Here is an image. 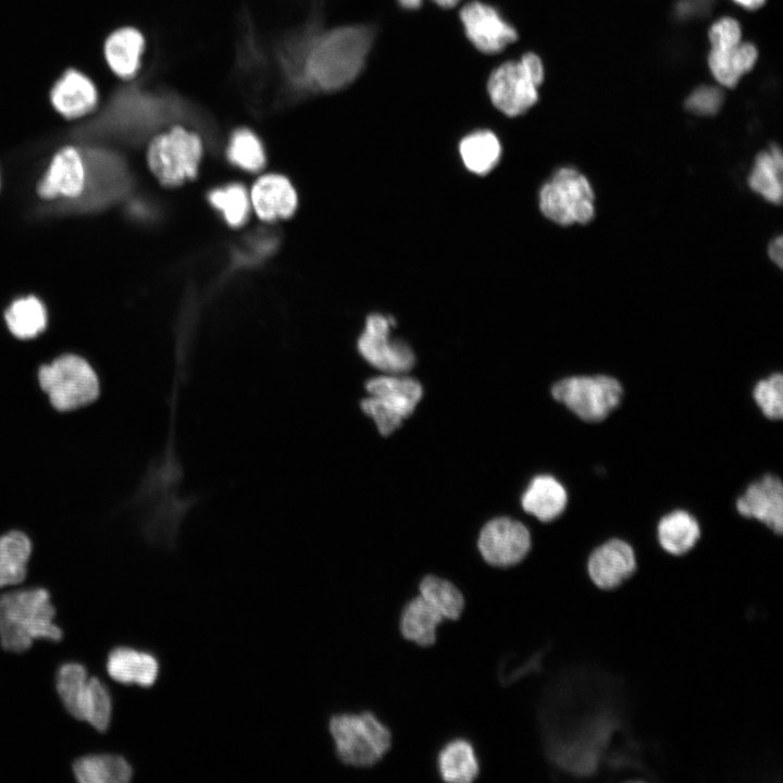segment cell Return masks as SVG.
Instances as JSON below:
<instances>
[{"label": "cell", "instance_id": "6da1fadb", "mask_svg": "<svg viewBox=\"0 0 783 783\" xmlns=\"http://www.w3.org/2000/svg\"><path fill=\"white\" fill-rule=\"evenodd\" d=\"M599 691L574 673L549 685L543 696L539 723L545 750L564 771L593 772L619 725V713L609 698L598 696Z\"/></svg>", "mask_w": 783, "mask_h": 783}, {"label": "cell", "instance_id": "7a4b0ae2", "mask_svg": "<svg viewBox=\"0 0 783 783\" xmlns=\"http://www.w3.org/2000/svg\"><path fill=\"white\" fill-rule=\"evenodd\" d=\"M372 42V29L361 25L315 35L304 60L307 86L324 91L346 87L362 71Z\"/></svg>", "mask_w": 783, "mask_h": 783}, {"label": "cell", "instance_id": "3957f363", "mask_svg": "<svg viewBox=\"0 0 783 783\" xmlns=\"http://www.w3.org/2000/svg\"><path fill=\"white\" fill-rule=\"evenodd\" d=\"M55 613L51 594L42 586L1 594V648L8 652L22 654L27 651L35 641H62L63 631L54 621Z\"/></svg>", "mask_w": 783, "mask_h": 783}, {"label": "cell", "instance_id": "277c9868", "mask_svg": "<svg viewBox=\"0 0 783 783\" xmlns=\"http://www.w3.org/2000/svg\"><path fill=\"white\" fill-rule=\"evenodd\" d=\"M86 166V182L80 196L58 201L47 208L59 213L90 214L103 211L129 194L133 178L128 165L115 151L97 145L80 146Z\"/></svg>", "mask_w": 783, "mask_h": 783}, {"label": "cell", "instance_id": "5b68a950", "mask_svg": "<svg viewBox=\"0 0 783 783\" xmlns=\"http://www.w3.org/2000/svg\"><path fill=\"white\" fill-rule=\"evenodd\" d=\"M37 382L50 406L71 412L94 403L100 396V380L91 363L77 353L65 352L42 363Z\"/></svg>", "mask_w": 783, "mask_h": 783}, {"label": "cell", "instance_id": "8992f818", "mask_svg": "<svg viewBox=\"0 0 783 783\" xmlns=\"http://www.w3.org/2000/svg\"><path fill=\"white\" fill-rule=\"evenodd\" d=\"M328 731L338 759L356 768L376 765L391 746L389 729L368 711L333 714Z\"/></svg>", "mask_w": 783, "mask_h": 783}, {"label": "cell", "instance_id": "52a82bcc", "mask_svg": "<svg viewBox=\"0 0 783 783\" xmlns=\"http://www.w3.org/2000/svg\"><path fill=\"white\" fill-rule=\"evenodd\" d=\"M107 129L122 137L136 139L186 112L183 101L173 95L142 91L121 92L112 103Z\"/></svg>", "mask_w": 783, "mask_h": 783}, {"label": "cell", "instance_id": "ba28073f", "mask_svg": "<svg viewBox=\"0 0 783 783\" xmlns=\"http://www.w3.org/2000/svg\"><path fill=\"white\" fill-rule=\"evenodd\" d=\"M365 388L370 397L361 401V409L374 420L383 436L391 434L413 413L423 395L415 378L400 374L373 377Z\"/></svg>", "mask_w": 783, "mask_h": 783}, {"label": "cell", "instance_id": "9c48e42d", "mask_svg": "<svg viewBox=\"0 0 783 783\" xmlns=\"http://www.w3.org/2000/svg\"><path fill=\"white\" fill-rule=\"evenodd\" d=\"M543 79V63L530 52L519 61H509L495 69L488 78L487 91L499 111L515 116L536 103Z\"/></svg>", "mask_w": 783, "mask_h": 783}, {"label": "cell", "instance_id": "30bf717a", "mask_svg": "<svg viewBox=\"0 0 783 783\" xmlns=\"http://www.w3.org/2000/svg\"><path fill=\"white\" fill-rule=\"evenodd\" d=\"M543 214L560 225L584 224L594 216V192L587 178L572 167L559 169L539 191Z\"/></svg>", "mask_w": 783, "mask_h": 783}, {"label": "cell", "instance_id": "8fae6325", "mask_svg": "<svg viewBox=\"0 0 783 783\" xmlns=\"http://www.w3.org/2000/svg\"><path fill=\"white\" fill-rule=\"evenodd\" d=\"M551 395L580 419L599 422L619 406L623 388L609 375H577L555 383Z\"/></svg>", "mask_w": 783, "mask_h": 783}, {"label": "cell", "instance_id": "7c38bea8", "mask_svg": "<svg viewBox=\"0 0 783 783\" xmlns=\"http://www.w3.org/2000/svg\"><path fill=\"white\" fill-rule=\"evenodd\" d=\"M201 152V141L196 134L174 127L151 140L148 165L160 183L176 186L197 174Z\"/></svg>", "mask_w": 783, "mask_h": 783}, {"label": "cell", "instance_id": "4fadbf2b", "mask_svg": "<svg viewBox=\"0 0 783 783\" xmlns=\"http://www.w3.org/2000/svg\"><path fill=\"white\" fill-rule=\"evenodd\" d=\"M394 325L391 316L369 315L358 339V349L365 361L377 370L387 374H403L413 368L415 357L405 341L390 338Z\"/></svg>", "mask_w": 783, "mask_h": 783}, {"label": "cell", "instance_id": "5bb4252c", "mask_svg": "<svg viewBox=\"0 0 783 783\" xmlns=\"http://www.w3.org/2000/svg\"><path fill=\"white\" fill-rule=\"evenodd\" d=\"M531 544L529 529L520 521L505 517L488 521L481 530L477 542L483 559L499 568L521 562Z\"/></svg>", "mask_w": 783, "mask_h": 783}, {"label": "cell", "instance_id": "9a60e30c", "mask_svg": "<svg viewBox=\"0 0 783 783\" xmlns=\"http://www.w3.org/2000/svg\"><path fill=\"white\" fill-rule=\"evenodd\" d=\"M86 182L85 161L78 146L61 147L38 181L36 192L47 201H71L80 196Z\"/></svg>", "mask_w": 783, "mask_h": 783}, {"label": "cell", "instance_id": "2e32d148", "mask_svg": "<svg viewBox=\"0 0 783 783\" xmlns=\"http://www.w3.org/2000/svg\"><path fill=\"white\" fill-rule=\"evenodd\" d=\"M460 18L467 37L481 52H500L518 38L514 27L488 4L472 1L462 8Z\"/></svg>", "mask_w": 783, "mask_h": 783}, {"label": "cell", "instance_id": "e0dca14e", "mask_svg": "<svg viewBox=\"0 0 783 783\" xmlns=\"http://www.w3.org/2000/svg\"><path fill=\"white\" fill-rule=\"evenodd\" d=\"M49 100L57 113L73 120L96 109L99 92L95 82L86 73L70 67L53 83Z\"/></svg>", "mask_w": 783, "mask_h": 783}, {"label": "cell", "instance_id": "ac0fdd59", "mask_svg": "<svg viewBox=\"0 0 783 783\" xmlns=\"http://www.w3.org/2000/svg\"><path fill=\"white\" fill-rule=\"evenodd\" d=\"M736 510L757 519L776 534L783 531V485L780 477L766 474L751 483L736 500Z\"/></svg>", "mask_w": 783, "mask_h": 783}, {"label": "cell", "instance_id": "d6986e66", "mask_svg": "<svg viewBox=\"0 0 783 783\" xmlns=\"http://www.w3.org/2000/svg\"><path fill=\"white\" fill-rule=\"evenodd\" d=\"M636 570L634 550L626 542L612 538L597 547L587 561L592 582L601 589H612L626 581Z\"/></svg>", "mask_w": 783, "mask_h": 783}, {"label": "cell", "instance_id": "ffe728a7", "mask_svg": "<svg viewBox=\"0 0 783 783\" xmlns=\"http://www.w3.org/2000/svg\"><path fill=\"white\" fill-rule=\"evenodd\" d=\"M109 676L123 685L151 687L160 673L158 657L148 650L132 646L113 647L105 659Z\"/></svg>", "mask_w": 783, "mask_h": 783}, {"label": "cell", "instance_id": "44dd1931", "mask_svg": "<svg viewBox=\"0 0 783 783\" xmlns=\"http://www.w3.org/2000/svg\"><path fill=\"white\" fill-rule=\"evenodd\" d=\"M250 202L264 221H275L291 215L297 206V196L289 181L278 174L260 177L253 185Z\"/></svg>", "mask_w": 783, "mask_h": 783}, {"label": "cell", "instance_id": "7402d4cb", "mask_svg": "<svg viewBox=\"0 0 783 783\" xmlns=\"http://www.w3.org/2000/svg\"><path fill=\"white\" fill-rule=\"evenodd\" d=\"M145 48L141 33L134 27L113 30L104 40L103 55L109 69L121 78L133 77L139 69Z\"/></svg>", "mask_w": 783, "mask_h": 783}, {"label": "cell", "instance_id": "603a6c76", "mask_svg": "<svg viewBox=\"0 0 783 783\" xmlns=\"http://www.w3.org/2000/svg\"><path fill=\"white\" fill-rule=\"evenodd\" d=\"M568 495L564 486L548 474L535 476L522 495L523 509L542 522H550L566 509Z\"/></svg>", "mask_w": 783, "mask_h": 783}, {"label": "cell", "instance_id": "cb8c5ba5", "mask_svg": "<svg viewBox=\"0 0 783 783\" xmlns=\"http://www.w3.org/2000/svg\"><path fill=\"white\" fill-rule=\"evenodd\" d=\"M72 771L80 783H127L134 774L130 762L112 753L80 756L73 761Z\"/></svg>", "mask_w": 783, "mask_h": 783}, {"label": "cell", "instance_id": "d4e9b609", "mask_svg": "<svg viewBox=\"0 0 783 783\" xmlns=\"http://www.w3.org/2000/svg\"><path fill=\"white\" fill-rule=\"evenodd\" d=\"M757 49L748 42L726 47H711L708 64L713 77L725 87H734L753 69Z\"/></svg>", "mask_w": 783, "mask_h": 783}, {"label": "cell", "instance_id": "484cf974", "mask_svg": "<svg viewBox=\"0 0 783 783\" xmlns=\"http://www.w3.org/2000/svg\"><path fill=\"white\" fill-rule=\"evenodd\" d=\"M3 319L8 331L17 339H35L48 325L45 303L35 295L15 298L4 310Z\"/></svg>", "mask_w": 783, "mask_h": 783}, {"label": "cell", "instance_id": "4316f807", "mask_svg": "<svg viewBox=\"0 0 783 783\" xmlns=\"http://www.w3.org/2000/svg\"><path fill=\"white\" fill-rule=\"evenodd\" d=\"M32 552L33 542L24 531L10 530L0 535V588L24 582Z\"/></svg>", "mask_w": 783, "mask_h": 783}, {"label": "cell", "instance_id": "83f0119b", "mask_svg": "<svg viewBox=\"0 0 783 783\" xmlns=\"http://www.w3.org/2000/svg\"><path fill=\"white\" fill-rule=\"evenodd\" d=\"M445 619L420 595L409 600L400 614L402 636L422 647L436 642L437 629Z\"/></svg>", "mask_w": 783, "mask_h": 783}, {"label": "cell", "instance_id": "f1b7e54d", "mask_svg": "<svg viewBox=\"0 0 783 783\" xmlns=\"http://www.w3.org/2000/svg\"><path fill=\"white\" fill-rule=\"evenodd\" d=\"M89 679L87 668L78 661L62 662L55 671L57 694L66 712L78 721H83Z\"/></svg>", "mask_w": 783, "mask_h": 783}, {"label": "cell", "instance_id": "f546056e", "mask_svg": "<svg viewBox=\"0 0 783 783\" xmlns=\"http://www.w3.org/2000/svg\"><path fill=\"white\" fill-rule=\"evenodd\" d=\"M436 763L442 780L450 783H470L480 773L474 747L464 738L448 742L439 750Z\"/></svg>", "mask_w": 783, "mask_h": 783}, {"label": "cell", "instance_id": "4dcf8cb0", "mask_svg": "<svg viewBox=\"0 0 783 783\" xmlns=\"http://www.w3.org/2000/svg\"><path fill=\"white\" fill-rule=\"evenodd\" d=\"M657 535L663 550L674 556H681L696 545L700 536V527L689 512L674 510L661 518Z\"/></svg>", "mask_w": 783, "mask_h": 783}, {"label": "cell", "instance_id": "1f68e13d", "mask_svg": "<svg viewBox=\"0 0 783 783\" xmlns=\"http://www.w3.org/2000/svg\"><path fill=\"white\" fill-rule=\"evenodd\" d=\"M782 170L781 150L776 145H772L768 151H762L756 157L748 185L766 200L780 203L783 191Z\"/></svg>", "mask_w": 783, "mask_h": 783}, {"label": "cell", "instance_id": "d6a6232c", "mask_svg": "<svg viewBox=\"0 0 783 783\" xmlns=\"http://www.w3.org/2000/svg\"><path fill=\"white\" fill-rule=\"evenodd\" d=\"M459 152L465 167L472 173L484 175L497 164L501 146L489 130H476L460 141Z\"/></svg>", "mask_w": 783, "mask_h": 783}, {"label": "cell", "instance_id": "836d02e7", "mask_svg": "<svg viewBox=\"0 0 783 783\" xmlns=\"http://www.w3.org/2000/svg\"><path fill=\"white\" fill-rule=\"evenodd\" d=\"M420 596L436 609L444 619L458 620L464 608V597L451 582L425 575L419 583Z\"/></svg>", "mask_w": 783, "mask_h": 783}, {"label": "cell", "instance_id": "e575fe53", "mask_svg": "<svg viewBox=\"0 0 783 783\" xmlns=\"http://www.w3.org/2000/svg\"><path fill=\"white\" fill-rule=\"evenodd\" d=\"M209 201L232 226L243 225L249 215L250 199L239 184H231L212 190L209 194Z\"/></svg>", "mask_w": 783, "mask_h": 783}, {"label": "cell", "instance_id": "d590c367", "mask_svg": "<svg viewBox=\"0 0 783 783\" xmlns=\"http://www.w3.org/2000/svg\"><path fill=\"white\" fill-rule=\"evenodd\" d=\"M113 716V699L108 686L97 676H90L88 697L83 721L99 733H105Z\"/></svg>", "mask_w": 783, "mask_h": 783}, {"label": "cell", "instance_id": "8d00e7d4", "mask_svg": "<svg viewBox=\"0 0 783 783\" xmlns=\"http://www.w3.org/2000/svg\"><path fill=\"white\" fill-rule=\"evenodd\" d=\"M227 157L233 164L249 172L261 170L265 163V153L260 139L245 128L233 134Z\"/></svg>", "mask_w": 783, "mask_h": 783}, {"label": "cell", "instance_id": "74e56055", "mask_svg": "<svg viewBox=\"0 0 783 783\" xmlns=\"http://www.w3.org/2000/svg\"><path fill=\"white\" fill-rule=\"evenodd\" d=\"M753 396L762 411L771 420H780L783 415V376L773 373L756 383Z\"/></svg>", "mask_w": 783, "mask_h": 783}, {"label": "cell", "instance_id": "f35d334b", "mask_svg": "<svg viewBox=\"0 0 783 783\" xmlns=\"http://www.w3.org/2000/svg\"><path fill=\"white\" fill-rule=\"evenodd\" d=\"M723 95L713 86H701L695 89L686 100L687 109L700 115H712L722 105Z\"/></svg>", "mask_w": 783, "mask_h": 783}, {"label": "cell", "instance_id": "ab89813d", "mask_svg": "<svg viewBox=\"0 0 783 783\" xmlns=\"http://www.w3.org/2000/svg\"><path fill=\"white\" fill-rule=\"evenodd\" d=\"M709 39L711 47L737 45L742 41L741 25L732 17H722L711 26Z\"/></svg>", "mask_w": 783, "mask_h": 783}, {"label": "cell", "instance_id": "60d3db41", "mask_svg": "<svg viewBox=\"0 0 783 783\" xmlns=\"http://www.w3.org/2000/svg\"><path fill=\"white\" fill-rule=\"evenodd\" d=\"M782 237H776L769 246V256L773 262L782 266Z\"/></svg>", "mask_w": 783, "mask_h": 783}, {"label": "cell", "instance_id": "b9f144b4", "mask_svg": "<svg viewBox=\"0 0 783 783\" xmlns=\"http://www.w3.org/2000/svg\"><path fill=\"white\" fill-rule=\"evenodd\" d=\"M737 4L746 9H757L763 4L765 0H734Z\"/></svg>", "mask_w": 783, "mask_h": 783}, {"label": "cell", "instance_id": "7bdbcfd3", "mask_svg": "<svg viewBox=\"0 0 783 783\" xmlns=\"http://www.w3.org/2000/svg\"><path fill=\"white\" fill-rule=\"evenodd\" d=\"M405 9H418L422 4V0H398Z\"/></svg>", "mask_w": 783, "mask_h": 783}, {"label": "cell", "instance_id": "ee69618b", "mask_svg": "<svg viewBox=\"0 0 783 783\" xmlns=\"http://www.w3.org/2000/svg\"><path fill=\"white\" fill-rule=\"evenodd\" d=\"M433 1L442 8L449 9V8L457 5L460 0H433Z\"/></svg>", "mask_w": 783, "mask_h": 783}]
</instances>
